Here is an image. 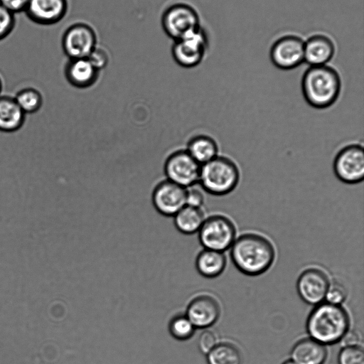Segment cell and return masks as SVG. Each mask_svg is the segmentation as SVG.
<instances>
[{"label": "cell", "mask_w": 364, "mask_h": 364, "mask_svg": "<svg viewBox=\"0 0 364 364\" xmlns=\"http://www.w3.org/2000/svg\"><path fill=\"white\" fill-rule=\"evenodd\" d=\"M350 324L346 311L328 302L318 304L309 314L306 329L311 338L323 345L339 342Z\"/></svg>", "instance_id": "cell-3"}, {"label": "cell", "mask_w": 364, "mask_h": 364, "mask_svg": "<svg viewBox=\"0 0 364 364\" xmlns=\"http://www.w3.org/2000/svg\"><path fill=\"white\" fill-rule=\"evenodd\" d=\"M161 26L166 34L176 41L200 27L199 16L187 4H174L164 11Z\"/></svg>", "instance_id": "cell-8"}, {"label": "cell", "mask_w": 364, "mask_h": 364, "mask_svg": "<svg viewBox=\"0 0 364 364\" xmlns=\"http://www.w3.org/2000/svg\"><path fill=\"white\" fill-rule=\"evenodd\" d=\"M1 90H2V81H1V79L0 77V94H1Z\"/></svg>", "instance_id": "cell-35"}, {"label": "cell", "mask_w": 364, "mask_h": 364, "mask_svg": "<svg viewBox=\"0 0 364 364\" xmlns=\"http://www.w3.org/2000/svg\"><path fill=\"white\" fill-rule=\"evenodd\" d=\"M347 296V290L343 285L334 282L329 284L325 299L328 303L340 305Z\"/></svg>", "instance_id": "cell-28"}, {"label": "cell", "mask_w": 364, "mask_h": 364, "mask_svg": "<svg viewBox=\"0 0 364 364\" xmlns=\"http://www.w3.org/2000/svg\"><path fill=\"white\" fill-rule=\"evenodd\" d=\"M304 43L300 38L287 36L278 39L272 46L270 58L273 64L282 70H290L304 61Z\"/></svg>", "instance_id": "cell-12"}, {"label": "cell", "mask_w": 364, "mask_h": 364, "mask_svg": "<svg viewBox=\"0 0 364 364\" xmlns=\"http://www.w3.org/2000/svg\"><path fill=\"white\" fill-rule=\"evenodd\" d=\"M205 201V196L202 191L196 185L186 188V205L201 208Z\"/></svg>", "instance_id": "cell-30"}, {"label": "cell", "mask_w": 364, "mask_h": 364, "mask_svg": "<svg viewBox=\"0 0 364 364\" xmlns=\"http://www.w3.org/2000/svg\"><path fill=\"white\" fill-rule=\"evenodd\" d=\"M343 346H358L360 336L355 331H347L341 338Z\"/></svg>", "instance_id": "cell-33"}, {"label": "cell", "mask_w": 364, "mask_h": 364, "mask_svg": "<svg viewBox=\"0 0 364 364\" xmlns=\"http://www.w3.org/2000/svg\"><path fill=\"white\" fill-rule=\"evenodd\" d=\"M235 233V225L229 218L213 215L205 219L198 237L205 249L223 252L232 245Z\"/></svg>", "instance_id": "cell-5"}, {"label": "cell", "mask_w": 364, "mask_h": 364, "mask_svg": "<svg viewBox=\"0 0 364 364\" xmlns=\"http://www.w3.org/2000/svg\"><path fill=\"white\" fill-rule=\"evenodd\" d=\"M61 43L69 59L87 58L97 46V36L88 24L76 23L65 30Z\"/></svg>", "instance_id": "cell-10"}, {"label": "cell", "mask_w": 364, "mask_h": 364, "mask_svg": "<svg viewBox=\"0 0 364 364\" xmlns=\"http://www.w3.org/2000/svg\"><path fill=\"white\" fill-rule=\"evenodd\" d=\"M220 307L215 299L200 295L189 303L186 316L195 328H205L213 326L219 318Z\"/></svg>", "instance_id": "cell-15"}, {"label": "cell", "mask_w": 364, "mask_h": 364, "mask_svg": "<svg viewBox=\"0 0 364 364\" xmlns=\"http://www.w3.org/2000/svg\"><path fill=\"white\" fill-rule=\"evenodd\" d=\"M336 178L347 184H357L364 178V151L358 143L344 146L336 154L333 162Z\"/></svg>", "instance_id": "cell-6"}, {"label": "cell", "mask_w": 364, "mask_h": 364, "mask_svg": "<svg viewBox=\"0 0 364 364\" xmlns=\"http://www.w3.org/2000/svg\"><path fill=\"white\" fill-rule=\"evenodd\" d=\"M15 24L14 14L0 3V41L6 38L12 32Z\"/></svg>", "instance_id": "cell-27"}, {"label": "cell", "mask_w": 364, "mask_h": 364, "mask_svg": "<svg viewBox=\"0 0 364 364\" xmlns=\"http://www.w3.org/2000/svg\"><path fill=\"white\" fill-rule=\"evenodd\" d=\"M282 364H296V363L292 360H289L284 362Z\"/></svg>", "instance_id": "cell-34"}, {"label": "cell", "mask_w": 364, "mask_h": 364, "mask_svg": "<svg viewBox=\"0 0 364 364\" xmlns=\"http://www.w3.org/2000/svg\"><path fill=\"white\" fill-rule=\"evenodd\" d=\"M338 364H364V351L359 346H344L338 354Z\"/></svg>", "instance_id": "cell-26"}, {"label": "cell", "mask_w": 364, "mask_h": 364, "mask_svg": "<svg viewBox=\"0 0 364 364\" xmlns=\"http://www.w3.org/2000/svg\"><path fill=\"white\" fill-rule=\"evenodd\" d=\"M240 178L236 163L229 157L217 156L201 165L198 183L207 193L222 196L233 191Z\"/></svg>", "instance_id": "cell-4"}, {"label": "cell", "mask_w": 364, "mask_h": 364, "mask_svg": "<svg viewBox=\"0 0 364 364\" xmlns=\"http://www.w3.org/2000/svg\"><path fill=\"white\" fill-rule=\"evenodd\" d=\"M29 0H0L1 4L12 14L25 11Z\"/></svg>", "instance_id": "cell-32"}, {"label": "cell", "mask_w": 364, "mask_h": 364, "mask_svg": "<svg viewBox=\"0 0 364 364\" xmlns=\"http://www.w3.org/2000/svg\"><path fill=\"white\" fill-rule=\"evenodd\" d=\"M64 73L71 85L77 88H87L96 82L100 71L87 58H84L69 59Z\"/></svg>", "instance_id": "cell-16"}, {"label": "cell", "mask_w": 364, "mask_h": 364, "mask_svg": "<svg viewBox=\"0 0 364 364\" xmlns=\"http://www.w3.org/2000/svg\"><path fill=\"white\" fill-rule=\"evenodd\" d=\"M329 280L321 270L311 268L299 276L296 288L301 299L309 304L318 305L325 299Z\"/></svg>", "instance_id": "cell-13"}, {"label": "cell", "mask_w": 364, "mask_h": 364, "mask_svg": "<svg viewBox=\"0 0 364 364\" xmlns=\"http://www.w3.org/2000/svg\"><path fill=\"white\" fill-rule=\"evenodd\" d=\"M168 329L173 338L186 341L193 335L196 328L186 315L178 314L171 318Z\"/></svg>", "instance_id": "cell-25"}, {"label": "cell", "mask_w": 364, "mask_h": 364, "mask_svg": "<svg viewBox=\"0 0 364 364\" xmlns=\"http://www.w3.org/2000/svg\"><path fill=\"white\" fill-rule=\"evenodd\" d=\"M14 99L24 113H33L40 109L43 97L40 92L33 87H26L17 92Z\"/></svg>", "instance_id": "cell-24"}, {"label": "cell", "mask_w": 364, "mask_h": 364, "mask_svg": "<svg viewBox=\"0 0 364 364\" xmlns=\"http://www.w3.org/2000/svg\"><path fill=\"white\" fill-rule=\"evenodd\" d=\"M208 364H242L239 349L230 343H220L207 354Z\"/></svg>", "instance_id": "cell-23"}, {"label": "cell", "mask_w": 364, "mask_h": 364, "mask_svg": "<svg viewBox=\"0 0 364 364\" xmlns=\"http://www.w3.org/2000/svg\"><path fill=\"white\" fill-rule=\"evenodd\" d=\"M208 46L205 31L200 26L183 37L174 41L171 53L180 66L191 68L203 60Z\"/></svg>", "instance_id": "cell-7"}, {"label": "cell", "mask_w": 364, "mask_h": 364, "mask_svg": "<svg viewBox=\"0 0 364 364\" xmlns=\"http://www.w3.org/2000/svg\"><path fill=\"white\" fill-rule=\"evenodd\" d=\"M341 90V80L338 72L327 65L311 66L301 80L304 100L316 109H326L338 100Z\"/></svg>", "instance_id": "cell-2"}, {"label": "cell", "mask_w": 364, "mask_h": 364, "mask_svg": "<svg viewBox=\"0 0 364 364\" xmlns=\"http://www.w3.org/2000/svg\"><path fill=\"white\" fill-rule=\"evenodd\" d=\"M87 58L99 71L105 68L109 62L107 52L97 46L93 49Z\"/></svg>", "instance_id": "cell-29"}, {"label": "cell", "mask_w": 364, "mask_h": 364, "mask_svg": "<svg viewBox=\"0 0 364 364\" xmlns=\"http://www.w3.org/2000/svg\"><path fill=\"white\" fill-rule=\"evenodd\" d=\"M291 357L296 364H323L327 357V350L325 345L307 338L294 345Z\"/></svg>", "instance_id": "cell-18"}, {"label": "cell", "mask_w": 364, "mask_h": 364, "mask_svg": "<svg viewBox=\"0 0 364 364\" xmlns=\"http://www.w3.org/2000/svg\"><path fill=\"white\" fill-rule=\"evenodd\" d=\"M230 256L233 264L241 272L257 276L272 266L275 252L267 238L257 234L247 233L233 242Z\"/></svg>", "instance_id": "cell-1"}, {"label": "cell", "mask_w": 364, "mask_h": 364, "mask_svg": "<svg viewBox=\"0 0 364 364\" xmlns=\"http://www.w3.org/2000/svg\"><path fill=\"white\" fill-rule=\"evenodd\" d=\"M25 114L14 97L0 96V131L12 132L19 129L24 123Z\"/></svg>", "instance_id": "cell-19"}, {"label": "cell", "mask_w": 364, "mask_h": 364, "mask_svg": "<svg viewBox=\"0 0 364 364\" xmlns=\"http://www.w3.org/2000/svg\"><path fill=\"white\" fill-rule=\"evenodd\" d=\"M200 166L186 149H179L166 159L164 173L166 179L188 188L198 183Z\"/></svg>", "instance_id": "cell-9"}, {"label": "cell", "mask_w": 364, "mask_h": 364, "mask_svg": "<svg viewBox=\"0 0 364 364\" xmlns=\"http://www.w3.org/2000/svg\"><path fill=\"white\" fill-rule=\"evenodd\" d=\"M334 46L326 36L316 35L304 43V60L311 66L323 65L333 55Z\"/></svg>", "instance_id": "cell-17"}, {"label": "cell", "mask_w": 364, "mask_h": 364, "mask_svg": "<svg viewBox=\"0 0 364 364\" xmlns=\"http://www.w3.org/2000/svg\"><path fill=\"white\" fill-rule=\"evenodd\" d=\"M176 228L184 234L198 232L205 218L202 208L184 205L174 215Z\"/></svg>", "instance_id": "cell-22"}, {"label": "cell", "mask_w": 364, "mask_h": 364, "mask_svg": "<svg viewBox=\"0 0 364 364\" xmlns=\"http://www.w3.org/2000/svg\"><path fill=\"white\" fill-rule=\"evenodd\" d=\"M226 265V259L222 252L205 249L198 255L196 266L198 272L207 278L219 276Z\"/></svg>", "instance_id": "cell-21"}, {"label": "cell", "mask_w": 364, "mask_h": 364, "mask_svg": "<svg viewBox=\"0 0 364 364\" xmlns=\"http://www.w3.org/2000/svg\"><path fill=\"white\" fill-rule=\"evenodd\" d=\"M186 188L166 179L154 187L152 203L159 213L173 216L186 205Z\"/></svg>", "instance_id": "cell-11"}, {"label": "cell", "mask_w": 364, "mask_h": 364, "mask_svg": "<svg viewBox=\"0 0 364 364\" xmlns=\"http://www.w3.org/2000/svg\"><path fill=\"white\" fill-rule=\"evenodd\" d=\"M68 8V0H29L24 12L37 24L53 25L64 18Z\"/></svg>", "instance_id": "cell-14"}, {"label": "cell", "mask_w": 364, "mask_h": 364, "mask_svg": "<svg viewBox=\"0 0 364 364\" xmlns=\"http://www.w3.org/2000/svg\"><path fill=\"white\" fill-rule=\"evenodd\" d=\"M186 150L200 165L218 156L217 141L207 134H197L189 139Z\"/></svg>", "instance_id": "cell-20"}, {"label": "cell", "mask_w": 364, "mask_h": 364, "mask_svg": "<svg viewBox=\"0 0 364 364\" xmlns=\"http://www.w3.org/2000/svg\"><path fill=\"white\" fill-rule=\"evenodd\" d=\"M217 345V337L214 332L205 330L201 333L198 339V347L200 350L207 354Z\"/></svg>", "instance_id": "cell-31"}]
</instances>
